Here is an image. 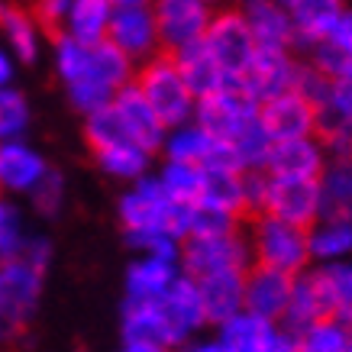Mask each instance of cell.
Returning a JSON list of instances; mask_svg holds the SVG:
<instances>
[{"label":"cell","instance_id":"6da1fadb","mask_svg":"<svg viewBox=\"0 0 352 352\" xmlns=\"http://www.w3.org/2000/svg\"><path fill=\"white\" fill-rule=\"evenodd\" d=\"M188 210L191 207H178L162 194L155 178H142L120 197V220L126 236H149L165 233L171 239L184 243L188 239Z\"/></svg>","mask_w":352,"mask_h":352},{"label":"cell","instance_id":"7a4b0ae2","mask_svg":"<svg viewBox=\"0 0 352 352\" xmlns=\"http://www.w3.org/2000/svg\"><path fill=\"white\" fill-rule=\"evenodd\" d=\"M133 85L139 87V94L146 97V104L152 107V113L159 117V123L165 129H178L191 123L194 97L184 87L171 55L155 52L152 58H146L142 68L133 75Z\"/></svg>","mask_w":352,"mask_h":352},{"label":"cell","instance_id":"3957f363","mask_svg":"<svg viewBox=\"0 0 352 352\" xmlns=\"http://www.w3.org/2000/svg\"><path fill=\"white\" fill-rule=\"evenodd\" d=\"M249 252H252V265H265L285 275H304L310 265L307 252V230L288 226L281 220L258 214L252 220V236L245 239Z\"/></svg>","mask_w":352,"mask_h":352},{"label":"cell","instance_id":"277c9868","mask_svg":"<svg viewBox=\"0 0 352 352\" xmlns=\"http://www.w3.org/2000/svg\"><path fill=\"white\" fill-rule=\"evenodd\" d=\"M45 272L26 265L23 258L0 262V342H10L32 320L43 298Z\"/></svg>","mask_w":352,"mask_h":352},{"label":"cell","instance_id":"5b68a950","mask_svg":"<svg viewBox=\"0 0 352 352\" xmlns=\"http://www.w3.org/2000/svg\"><path fill=\"white\" fill-rule=\"evenodd\" d=\"M258 120V104L239 85H226L214 94L194 100L191 123L201 126L214 142H233Z\"/></svg>","mask_w":352,"mask_h":352},{"label":"cell","instance_id":"8992f818","mask_svg":"<svg viewBox=\"0 0 352 352\" xmlns=\"http://www.w3.org/2000/svg\"><path fill=\"white\" fill-rule=\"evenodd\" d=\"M107 43L123 52L129 62H146L159 52V30H155V10L142 0H117L110 3Z\"/></svg>","mask_w":352,"mask_h":352},{"label":"cell","instance_id":"52a82bcc","mask_svg":"<svg viewBox=\"0 0 352 352\" xmlns=\"http://www.w3.org/2000/svg\"><path fill=\"white\" fill-rule=\"evenodd\" d=\"M201 43L207 52L214 55V62L220 65V72L226 75V81H239L243 72L249 68V62H252V55H256L252 32H249V26H245L239 10L214 13Z\"/></svg>","mask_w":352,"mask_h":352},{"label":"cell","instance_id":"ba28073f","mask_svg":"<svg viewBox=\"0 0 352 352\" xmlns=\"http://www.w3.org/2000/svg\"><path fill=\"white\" fill-rule=\"evenodd\" d=\"M252 265V252L245 236H214V239H184L178 268L182 275L201 281L207 275H220V272H249Z\"/></svg>","mask_w":352,"mask_h":352},{"label":"cell","instance_id":"9c48e42d","mask_svg":"<svg viewBox=\"0 0 352 352\" xmlns=\"http://www.w3.org/2000/svg\"><path fill=\"white\" fill-rule=\"evenodd\" d=\"M152 10H155L159 49H165V55L201 43L204 32H207V23L214 16L210 7L201 0H162Z\"/></svg>","mask_w":352,"mask_h":352},{"label":"cell","instance_id":"30bf717a","mask_svg":"<svg viewBox=\"0 0 352 352\" xmlns=\"http://www.w3.org/2000/svg\"><path fill=\"white\" fill-rule=\"evenodd\" d=\"M298 68L300 62H294V52H288V49H256L249 68L233 85H239L256 104H262V100H272V97L291 91Z\"/></svg>","mask_w":352,"mask_h":352},{"label":"cell","instance_id":"8fae6325","mask_svg":"<svg viewBox=\"0 0 352 352\" xmlns=\"http://www.w3.org/2000/svg\"><path fill=\"white\" fill-rule=\"evenodd\" d=\"M262 217L281 220L298 230H310L320 220V197H317V184L307 182H275L268 178L265 197H262Z\"/></svg>","mask_w":352,"mask_h":352},{"label":"cell","instance_id":"7c38bea8","mask_svg":"<svg viewBox=\"0 0 352 352\" xmlns=\"http://www.w3.org/2000/svg\"><path fill=\"white\" fill-rule=\"evenodd\" d=\"M327 168V152L314 136L288 139V142H272L265 159V175L275 182H307L317 184V178Z\"/></svg>","mask_w":352,"mask_h":352},{"label":"cell","instance_id":"4fadbf2b","mask_svg":"<svg viewBox=\"0 0 352 352\" xmlns=\"http://www.w3.org/2000/svg\"><path fill=\"white\" fill-rule=\"evenodd\" d=\"M258 126L272 142L307 139L314 136V107L294 91H285L258 104Z\"/></svg>","mask_w":352,"mask_h":352},{"label":"cell","instance_id":"5bb4252c","mask_svg":"<svg viewBox=\"0 0 352 352\" xmlns=\"http://www.w3.org/2000/svg\"><path fill=\"white\" fill-rule=\"evenodd\" d=\"M291 288H294V275H285V272H275L265 265H249L243 294L245 314H256V317L278 327V320L285 317V307H288Z\"/></svg>","mask_w":352,"mask_h":352},{"label":"cell","instance_id":"9a60e30c","mask_svg":"<svg viewBox=\"0 0 352 352\" xmlns=\"http://www.w3.org/2000/svg\"><path fill=\"white\" fill-rule=\"evenodd\" d=\"M113 110H117L120 123L126 129V136L136 142L142 152H159L165 146V136L168 129L159 123V117L152 113V107L146 104V97L139 94V87L129 81L126 87H120L117 97H113Z\"/></svg>","mask_w":352,"mask_h":352},{"label":"cell","instance_id":"2e32d148","mask_svg":"<svg viewBox=\"0 0 352 352\" xmlns=\"http://www.w3.org/2000/svg\"><path fill=\"white\" fill-rule=\"evenodd\" d=\"M159 307H162V317H165V323H168V330H171V336H175L178 346H182L191 333H197L201 327H207L197 281L188 278V275L175 278V285L159 298Z\"/></svg>","mask_w":352,"mask_h":352},{"label":"cell","instance_id":"e0dca14e","mask_svg":"<svg viewBox=\"0 0 352 352\" xmlns=\"http://www.w3.org/2000/svg\"><path fill=\"white\" fill-rule=\"evenodd\" d=\"M49 171V162L32 149L30 142H0V191L30 194Z\"/></svg>","mask_w":352,"mask_h":352},{"label":"cell","instance_id":"ac0fdd59","mask_svg":"<svg viewBox=\"0 0 352 352\" xmlns=\"http://www.w3.org/2000/svg\"><path fill=\"white\" fill-rule=\"evenodd\" d=\"M204 304V317L207 323L223 327L226 320H233L236 314L245 310V272H220V275H207L197 281Z\"/></svg>","mask_w":352,"mask_h":352},{"label":"cell","instance_id":"d6986e66","mask_svg":"<svg viewBox=\"0 0 352 352\" xmlns=\"http://www.w3.org/2000/svg\"><path fill=\"white\" fill-rule=\"evenodd\" d=\"M291 20V32H294V49L310 52L314 45H320L327 39V32L333 30L336 16L342 13V3L336 0H291L285 3Z\"/></svg>","mask_w":352,"mask_h":352},{"label":"cell","instance_id":"ffe728a7","mask_svg":"<svg viewBox=\"0 0 352 352\" xmlns=\"http://www.w3.org/2000/svg\"><path fill=\"white\" fill-rule=\"evenodd\" d=\"M239 13H243L245 26L252 32L256 49H288V52H294V32H291V20L285 3L252 0Z\"/></svg>","mask_w":352,"mask_h":352},{"label":"cell","instance_id":"44dd1931","mask_svg":"<svg viewBox=\"0 0 352 352\" xmlns=\"http://www.w3.org/2000/svg\"><path fill=\"white\" fill-rule=\"evenodd\" d=\"M310 65L330 81L352 78V10L342 7L333 30L327 32V39L310 49Z\"/></svg>","mask_w":352,"mask_h":352},{"label":"cell","instance_id":"7402d4cb","mask_svg":"<svg viewBox=\"0 0 352 352\" xmlns=\"http://www.w3.org/2000/svg\"><path fill=\"white\" fill-rule=\"evenodd\" d=\"M320 220L352 223V159H327V168L317 178Z\"/></svg>","mask_w":352,"mask_h":352},{"label":"cell","instance_id":"603a6c76","mask_svg":"<svg viewBox=\"0 0 352 352\" xmlns=\"http://www.w3.org/2000/svg\"><path fill=\"white\" fill-rule=\"evenodd\" d=\"M171 62H175V68H178V75H182L184 87L191 91L194 100L233 85V81H226V75L214 62V55L204 49V43H194L188 49H182V52H171Z\"/></svg>","mask_w":352,"mask_h":352},{"label":"cell","instance_id":"cb8c5ba5","mask_svg":"<svg viewBox=\"0 0 352 352\" xmlns=\"http://www.w3.org/2000/svg\"><path fill=\"white\" fill-rule=\"evenodd\" d=\"M182 268L175 262H162L152 256H139L126 268V304H152L175 285Z\"/></svg>","mask_w":352,"mask_h":352},{"label":"cell","instance_id":"d4e9b609","mask_svg":"<svg viewBox=\"0 0 352 352\" xmlns=\"http://www.w3.org/2000/svg\"><path fill=\"white\" fill-rule=\"evenodd\" d=\"M0 32L7 39V52L13 62H36L43 49V26L36 23L30 10H23L16 3H0Z\"/></svg>","mask_w":352,"mask_h":352},{"label":"cell","instance_id":"484cf974","mask_svg":"<svg viewBox=\"0 0 352 352\" xmlns=\"http://www.w3.org/2000/svg\"><path fill=\"white\" fill-rule=\"evenodd\" d=\"M123 342L126 346H159V349L178 346L165 317H162L159 300H152V304H123Z\"/></svg>","mask_w":352,"mask_h":352},{"label":"cell","instance_id":"4316f807","mask_svg":"<svg viewBox=\"0 0 352 352\" xmlns=\"http://www.w3.org/2000/svg\"><path fill=\"white\" fill-rule=\"evenodd\" d=\"M278 336L275 323L262 320L256 314H236L233 320H226L220 327L217 346L223 352H272V342Z\"/></svg>","mask_w":352,"mask_h":352},{"label":"cell","instance_id":"83f0119b","mask_svg":"<svg viewBox=\"0 0 352 352\" xmlns=\"http://www.w3.org/2000/svg\"><path fill=\"white\" fill-rule=\"evenodd\" d=\"M330 317L327 307H323V298L310 272L294 278V288H291V298H288V307H285V317L278 320V330L291 333V336H300L304 330H310L317 320Z\"/></svg>","mask_w":352,"mask_h":352},{"label":"cell","instance_id":"f1b7e54d","mask_svg":"<svg viewBox=\"0 0 352 352\" xmlns=\"http://www.w3.org/2000/svg\"><path fill=\"white\" fill-rule=\"evenodd\" d=\"M107 23H110V0H72L62 32L81 45L107 43Z\"/></svg>","mask_w":352,"mask_h":352},{"label":"cell","instance_id":"f546056e","mask_svg":"<svg viewBox=\"0 0 352 352\" xmlns=\"http://www.w3.org/2000/svg\"><path fill=\"white\" fill-rule=\"evenodd\" d=\"M204 207H214L233 217H249L245 214V188H243V171H226V168H204V191L201 201Z\"/></svg>","mask_w":352,"mask_h":352},{"label":"cell","instance_id":"4dcf8cb0","mask_svg":"<svg viewBox=\"0 0 352 352\" xmlns=\"http://www.w3.org/2000/svg\"><path fill=\"white\" fill-rule=\"evenodd\" d=\"M133 62H129L123 52H117L110 43H100V45H91L87 49V68H85V78L81 81H91V85H100L117 94L120 87H126L133 81Z\"/></svg>","mask_w":352,"mask_h":352},{"label":"cell","instance_id":"1f68e13d","mask_svg":"<svg viewBox=\"0 0 352 352\" xmlns=\"http://www.w3.org/2000/svg\"><path fill=\"white\" fill-rule=\"evenodd\" d=\"M307 252L310 258H317L320 265H333V262H346L352 252V223L342 220H317L307 230Z\"/></svg>","mask_w":352,"mask_h":352},{"label":"cell","instance_id":"d6a6232c","mask_svg":"<svg viewBox=\"0 0 352 352\" xmlns=\"http://www.w3.org/2000/svg\"><path fill=\"white\" fill-rule=\"evenodd\" d=\"M300 352H349L352 349V310L330 314L298 336Z\"/></svg>","mask_w":352,"mask_h":352},{"label":"cell","instance_id":"836d02e7","mask_svg":"<svg viewBox=\"0 0 352 352\" xmlns=\"http://www.w3.org/2000/svg\"><path fill=\"white\" fill-rule=\"evenodd\" d=\"M314 285L320 291L327 314H346L352 310V262H333L310 272Z\"/></svg>","mask_w":352,"mask_h":352},{"label":"cell","instance_id":"e575fe53","mask_svg":"<svg viewBox=\"0 0 352 352\" xmlns=\"http://www.w3.org/2000/svg\"><path fill=\"white\" fill-rule=\"evenodd\" d=\"M94 159L104 175L120 178V182H133V184L142 182L152 165V155L139 149L136 142H120V146H110V149H100L94 152Z\"/></svg>","mask_w":352,"mask_h":352},{"label":"cell","instance_id":"d590c367","mask_svg":"<svg viewBox=\"0 0 352 352\" xmlns=\"http://www.w3.org/2000/svg\"><path fill=\"white\" fill-rule=\"evenodd\" d=\"M165 155L168 162H178V165H194V168H204L207 159H210V152H214V139L207 136L201 126H178V129H168V136H165Z\"/></svg>","mask_w":352,"mask_h":352},{"label":"cell","instance_id":"8d00e7d4","mask_svg":"<svg viewBox=\"0 0 352 352\" xmlns=\"http://www.w3.org/2000/svg\"><path fill=\"white\" fill-rule=\"evenodd\" d=\"M155 182H159L162 194H165L171 204H178V207H194V204L201 201V191H204V168L165 162Z\"/></svg>","mask_w":352,"mask_h":352},{"label":"cell","instance_id":"74e56055","mask_svg":"<svg viewBox=\"0 0 352 352\" xmlns=\"http://www.w3.org/2000/svg\"><path fill=\"white\" fill-rule=\"evenodd\" d=\"M32 120L30 100L20 87H0V142H16L26 136Z\"/></svg>","mask_w":352,"mask_h":352},{"label":"cell","instance_id":"f35d334b","mask_svg":"<svg viewBox=\"0 0 352 352\" xmlns=\"http://www.w3.org/2000/svg\"><path fill=\"white\" fill-rule=\"evenodd\" d=\"M239 233V217L214 210V207H204L194 204L188 210V239H214V236H233Z\"/></svg>","mask_w":352,"mask_h":352},{"label":"cell","instance_id":"ab89813d","mask_svg":"<svg viewBox=\"0 0 352 352\" xmlns=\"http://www.w3.org/2000/svg\"><path fill=\"white\" fill-rule=\"evenodd\" d=\"M85 136H87V146H91L94 152L110 149V146H120V142H133V139L126 136L123 123H120L113 104L104 107V110H97V113H91V117H85Z\"/></svg>","mask_w":352,"mask_h":352},{"label":"cell","instance_id":"60d3db41","mask_svg":"<svg viewBox=\"0 0 352 352\" xmlns=\"http://www.w3.org/2000/svg\"><path fill=\"white\" fill-rule=\"evenodd\" d=\"M26 236L30 233H26L23 210L13 201L0 197V262H13V258H20Z\"/></svg>","mask_w":352,"mask_h":352},{"label":"cell","instance_id":"b9f144b4","mask_svg":"<svg viewBox=\"0 0 352 352\" xmlns=\"http://www.w3.org/2000/svg\"><path fill=\"white\" fill-rule=\"evenodd\" d=\"M26 197H30V204H32V210H36V214L55 217L58 210H62V204H65V178H62V171L49 168L43 175V182L36 184Z\"/></svg>","mask_w":352,"mask_h":352},{"label":"cell","instance_id":"7bdbcfd3","mask_svg":"<svg viewBox=\"0 0 352 352\" xmlns=\"http://www.w3.org/2000/svg\"><path fill=\"white\" fill-rule=\"evenodd\" d=\"M330 85H333L330 78L320 75L314 65H300V68H298V78H294V87H291V91H294L298 97H304L310 107H314V113H317V110L327 104V97H330Z\"/></svg>","mask_w":352,"mask_h":352},{"label":"cell","instance_id":"ee69618b","mask_svg":"<svg viewBox=\"0 0 352 352\" xmlns=\"http://www.w3.org/2000/svg\"><path fill=\"white\" fill-rule=\"evenodd\" d=\"M113 91H107V87L100 85H91V81H78V85H68V100H72V107L78 110V113H85V117H91V113H97V110H104L113 104Z\"/></svg>","mask_w":352,"mask_h":352},{"label":"cell","instance_id":"f6af8a7d","mask_svg":"<svg viewBox=\"0 0 352 352\" xmlns=\"http://www.w3.org/2000/svg\"><path fill=\"white\" fill-rule=\"evenodd\" d=\"M20 258L26 262V265L45 272V268H49V262H52V243H49L45 236H26Z\"/></svg>","mask_w":352,"mask_h":352},{"label":"cell","instance_id":"bcb514c9","mask_svg":"<svg viewBox=\"0 0 352 352\" xmlns=\"http://www.w3.org/2000/svg\"><path fill=\"white\" fill-rule=\"evenodd\" d=\"M68 7H72V0H45V3L36 7L32 16H36L39 26H49L52 32H62L65 16H68Z\"/></svg>","mask_w":352,"mask_h":352},{"label":"cell","instance_id":"7dc6e473","mask_svg":"<svg viewBox=\"0 0 352 352\" xmlns=\"http://www.w3.org/2000/svg\"><path fill=\"white\" fill-rule=\"evenodd\" d=\"M13 78H16V62H13V55L0 45V87H10Z\"/></svg>","mask_w":352,"mask_h":352},{"label":"cell","instance_id":"c3c4849f","mask_svg":"<svg viewBox=\"0 0 352 352\" xmlns=\"http://www.w3.org/2000/svg\"><path fill=\"white\" fill-rule=\"evenodd\" d=\"M272 352H300L298 336H291V333H285V330H278L275 342H272Z\"/></svg>","mask_w":352,"mask_h":352},{"label":"cell","instance_id":"681fc988","mask_svg":"<svg viewBox=\"0 0 352 352\" xmlns=\"http://www.w3.org/2000/svg\"><path fill=\"white\" fill-rule=\"evenodd\" d=\"M184 352H223V349L217 346V340H207V342H194V346H188Z\"/></svg>","mask_w":352,"mask_h":352},{"label":"cell","instance_id":"f907efd6","mask_svg":"<svg viewBox=\"0 0 352 352\" xmlns=\"http://www.w3.org/2000/svg\"><path fill=\"white\" fill-rule=\"evenodd\" d=\"M123 352H171V349H159V346H126Z\"/></svg>","mask_w":352,"mask_h":352},{"label":"cell","instance_id":"816d5d0a","mask_svg":"<svg viewBox=\"0 0 352 352\" xmlns=\"http://www.w3.org/2000/svg\"><path fill=\"white\" fill-rule=\"evenodd\" d=\"M349 352H352V349H349Z\"/></svg>","mask_w":352,"mask_h":352}]
</instances>
